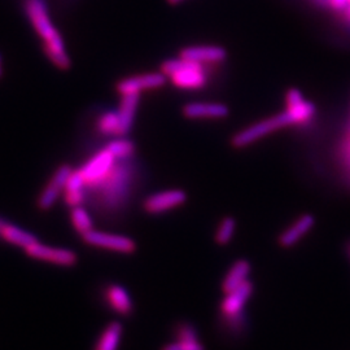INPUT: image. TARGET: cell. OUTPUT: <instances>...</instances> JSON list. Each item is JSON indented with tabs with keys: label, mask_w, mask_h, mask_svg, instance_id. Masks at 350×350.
Wrapping results in <instances>:
<instances>
[{
	"label": "cell",
	"mask_w": 350,
	"mask_h": 350,
	"mask_svg": "<svg viewBox=\"0 0 350 350\" xmlns=\"http://www.w3.org/2000/svg\"><path fill=\"white\" fill-rule=\"evenodd\" d=\"M187 199V193L183 189H165L146 198L143 201V211L150 215H159L185 205Z\"/></svg>",
	"instance_id": "7"
},
{
	"label": "cell",
	"mask_w": 350,
	"mask_h": 350,
	"mask_svg": "<svg viewBox=\"0 0 350 350\" xmlns=\"http://www.w3.org/2000/svg\"><path fill=\"white\" fill-rule=\"evenodd\" d=\"M227 53L225 49L219 46H193L180 51L179 57L187 59L195 63L211 65V64L222 63Z\"/></svg>",
	"instance_id": "14"
},
{
	"label": "cell",
	"mask_w": 350,
	"mask_h": 350,
	"mask_svg": "<svg viewBox=\"0 0 350 350\" xmlns=\"http://www.w3.org/2000/svg\"><path fill=\"white\" fill-rule=\"evenodd\" d=\"M105 300L108 305L112 308L116 313L122 315V317H129L134 310V304L131 300V296L125 288L120 284H111L105 289Z\"/></svg>",
	"instance_id": "15"
},
{
	"label": "cell",
	"mask_w": 350,
	"mask_h": 350,
	"mask_svg": "<svg viewBox=\"0 0 350 350\" xmlns=\"http://www.w3.org/2000/svg\"><path fill=\"white\" fill-rule=\"evenodd\" d=\"M105 148L108 150H111L113 153V156H114L117 160H118V159H120V160H125V159H129L130 156L134 154V152H135V144H134L131 140L121 137V138L114 139L112 142H109Z\"/></svg>",
	"instance_id": "24"
},
{
	"label": "cell",
	"mask_w": 350,
	"mask_h": 350,
	"mask_svg": "<svg viewBox=\"0 0 350 350\" xmlns=\"http://www.w3.org/2000/svg\"><path fill=\"white\" fill-rule=\"evenodd\" d=\"M117 159L111 150L104 148L95 153L82 167L77 169L82 176L86 187H95L103 183L116 167Z\"/></svg>",
	"instance_id": "4"
},
{
	"label": "cell",
	"mask_w": 350,
	"mask_h": 350,
	"mask_svg": "<svg viewBox=\"0 0 350 350\" xmlns=\"http://www.w3.org/2000/svg\"><path fill=\"white\" fill-rule=\"evenodd\" d=\"M161 72L182 90H200L208 83V75L204 64L195 63L183 57L166 60Z\"/></svg>",
	"instance_id": "2"
},
{
	"label": "cell",
	"mask_w": 350,
	"mask_h": 350,
	"mask_svg": "<svg viewBox=\"0 0 350 350\" xmlns=\"http://www.w3.org/2000/svg\"><path fill=\"white\" fill-rule=\"evenodd\" d=\"M315 226V217L310 213L301 214L300 217L293 221V224L288 226L284 231L278 237V244L280 248L289 250L295 247L300 240L305 238Z\"/></svg>",
	"instance_id": "10"
},
{
	"label": "cell",
	"mask_w": 350,
	"mask_h": 350,
	"mask_svg": "<svg viewBox=\"0 0 350 350\" xmlns=\"http://www.w3.org/2000/svg\"><path fill=\"white\" fill-rule=\"evenodd\" d=\"M250 273H252V263L245 258H239L230 270L227 271L225 279L222 282V291L224 293H230L234 289L244 284L247 280H250Z\"/></svg>",
	"instance_id": "16"
},
{
	"label": "cell",
	"mask_w": 350,
	"mask_h": 350,
	"mask_svg": "<svg viewBox=\"0 0 350 350\" xmlns=\"http://www.w3.org/2000/svg\"><path fill=\"white\" fill-rule=\"evenodd\" d=\"M235 232H237V219L231 215L224 217L215 228L214 241L219 247H226L232 241Z\"/></svg>",
	"instance_id": "21"
},
{
	"label": "cell",
	"mask_w": 350,
	"mask_h": 350,
	"mask_svg": "<svg viewBox=\"0 0 350 350\" xmlns=\"http://www.w3.org/2000/svg\"><path fill=\"white\" fill-rule=\"evenodd\" d=\"M25 253L34 260L46 261L63 267H73L78 262V256L75 250L65 248H55L42 243H34L25 248Z\"/></svg>",
	"instance_id": "8"
},
{
	"label": "cell",
	"mask_w": 350,
	"mask_h": 350,
	"mask_svg": "<svg viewBox=\"0 0 350 350\" xmlns=\"http://www.w3.org/2000/svg\"><path fill=\"white\" fill-rule=\"evenodd\" d=\"M167 77L160 73H144V75H133L120 81L117 83V91L118 94L129 95V94H142L144 91L157 90L165 86Z\"/></svg>",
	"instance_id": "9"
},
{
	"label": "cell",
	"mask_w": 350,
	"mask_h": 350,
	"mask_svg": "<svg viewBox=\"0 0 350 350\" xmlns=\"http://www.w3.org/2000/svg\"><path fill=\"white\" fill-rule=\"evenodd\" d=\"M170 4H178V3H180V1H183V0H167Z\"/></svg>",
	"instance_id": "31"
},
{
	"label": "cell",
	"mask_w": 350,
	"mask_h": 350,
	"mask_svg": "<svg viewBox=\"0 0 350 350\" xmlns=\"http://www.w3.org/2000/svg\"><path fill=\"white\" fill-rule=\"evenodd\" d=\"M340 21H341L344 25L350 27V0L348 1V4H347L345 11L342 12L341 17H340Z\"/></svg>",
	"instance_id": "29"
},
{
	"label": "cell",
	"mask_w": 350,
	"mask_h": 350,
	"mask_svg": "<svg viewBox=\"0 0 350 350\" xmlns=\"http://www.w3.org/2000/svg\"><path fill=\"white\" fill-rule=\"evenodd\" d=\"M122 334V325L118 321H113L101 332L100 338H98L94 350H118Z\"/></svg>",
	"instance_id": "20"
},
{
	"label": "cell",
	"mask_w": 350,
	"mask_h": 350,
	"mask_svg": "<svg viewBox=\"0 0 350 350\" xmlns=\"http://www.w3.org/2000/svg\"><path fill=\"white\" fill-rule=\"evenodd\" d=\"M293 125H299V121L296 116L287 109L284 112L278 113L275 116L265 118L262 121L241 130L232 138L231 143L235 148H244L280 129Z\"/></svg>",
	"instance_id": "3"
},
{
	"label": "cell",
	"mask_w": 350,
	"mask_h": 350,
	"mask_svg": "<svg viewBox=\"0 0 350 350\" xmlns=\"http://www.w3.org/2000/svg\"><path fill=\"white\" fill-rule=\"evenodd\" d=\"M314 1L317 3V5H321L325 10H328L329 12L335 13L340 20L349 0H314Z\"/></svg>",
	"instance_id": "26"
},
{
	"label": "cell",
	"mask_w": 350,
	"mask_h": 350,
	"mask_svg": "<svg viewBox=\"0 0 350 350\" xmlns=\"http://www.w3.org/2000/svg\"><path fill=\"white\" fill-rule=\"evenodd\" d=\"M4 75V69H3V59H1V55H0V78Z\"/></svg>",
	"instance_id": "30"
},
{
	"label": "cell",
	"mask_w": 350,
	"mask_h": 350,
	"mask_svg": "<svg viewBox=\"0 0 350 350\" xmlns=\"http://www.w3.org/2000/svg\"><path fill=\"white\" fill-rule=\"evenodd\" d=\"M175 338L179 340H199V335L193 325L187 322H182L175 328Z\"/></svg>",
	"instance_id": "27"
},
{
	"label": "cell",
	"mask_w": 350,
	"mask_h": 350,
	"mask_svg": "<svg viewBox=\"0 0 350 350\" xmlns=\"http://www.w3.org/2000/svg\"><path fill=\"white\" fill-rule=\"evenodd\" d=\"M82 240L91 247L101 250H112L122 254H133L138 250V244L134 239L120 234H111L104 231H96L95 228L81 237Z\"/></svg>",
	"instance_id": "6"
},
{
	"label": "cell",
	"mask_w": 350,
	"mask_h": 350,
	"mask_svg": "<svg viewBox=\"0 0 350 350\" xmlns=\"http://www.w3.org/2000/svg\"><path fill=\"white\" fill-rule=\"evenodd\" d=\"M73 167L68 163L60 165L55 173L52 174L50 180L46 183V186L42 188L37 199V206L39 211L47 212L56 204L57 199L63 196L64 191L68 185V180L73 173Z\"/></svg>",
	"instance_id": "5"
},
{
	"label": "cell",
	"mask_w": 350,
	"mask_h": 350,
	"mask_svg": "<svg viewBox=\"0 0 350 350\" xmlns=\"http://www.w3.org/2000/svg\"><path fill=\"white\" fill-rule=\"evenodd\" d=\"M348 254H349V257H350V241H349V244H348Z\"/></svg>",
	"instance_id": "33"
},
{
	"label": "cell",
	"mask_w": 350,
	"mask_h": 350,
	"mask_svg": "<svg viewBox=\"0 0 350 350\" xmlns=\"http://www.w3.org/2000/svg\"><path fill=\"white\" fill-rule=\"evenodd\" d=\"M23 10L34 33L37 34L44 56L55 68L68 70L72 66L63 36L52 21L47 0H23Z\"/></svg>",
	"instance_id": "1"
},
{
	"label": "cell",
	"mask_w": 350,
	"mask_h": 350,
	"mask_svg": "<svg viewBox=\"0 0 350 350\" xmlns=\"http://www.w3.org/2000/svg\"><path fill=\"white\" fill-rule=\"evenodd\" d=\"M341 154H342V160H344L345 166L349 169L350 172V135L349 138L347 139V142H345L344 147H342V152H341Z\"/></svg>",
	"instance_id": "28"
},
{
	"label": "cell",
	"mask_w": 350,
	"mask_h": 350,
	"mask_svg": "<svg viewBox=\"0 0 350 350\" xmlns=\"http://www.w3.org/2000/svg\"><path fill=\"white\" fill-rule=\"evenodd\" d=\"M161 350H205L199 340H179L176 338L173 342L165 344Z\"/></svg>",
	"instance_id": "25"
},
{
	"label": "cell",
	"mask_w": 350,
	"mask_h": 350,
	"mask_svg": "<svg viewBox=\"0 0 350 350\" xmlns=\"http://www.w3.org/2000/svg\"><path fill=\"white\" fill-rule=\"evenodd\" d=\"M287 109L293 113L299 121V125L310 122L317 114V108L312 101L306 100L297 88L288 90L286 95Z\"/></svg>",
	"instance_id": "13"
},
{
	"label": "cell",
	"mask_w": 350,
	"mask_h": 350,
	"mask_svg": "<svg viewBox=\"0 0 350 350\" xmlns=\"http://www.w3.org/2000/svg\"><path fill=\"white\" fill-rule=\"evenodd\" d=\"M96 127L103 135L108 137H121V129H120V117L117 111H108L101 114L98 118Z\"/></svg>",
	"instance_id": "23"
},
{
	"label": "cell",
	"mask_w": 350,
	"mask_h": 350,
	"mask_svg": "<svg viewBox=\"0 0 350 350\" xmlns=\"http://www.w3.org/2000/svg\"><path fill=\"white\" fill-rule=\"evenodd\" d=\"M140 95L139 94H129L122 95L121 104L118 108V117H120V129H121V137H125L131 131V127L134 124L137 111H138Z\"/></svg>",
	"instance_id": "17"
},
{
	"label": "cell",
	"mask_w": 350,
	"mask_h": 350,
	"mask_svg": "<svg viewBox=\"0 0 350 350\" xmlns=\"http://www.w3.org/2000/svg\"><path fill=\"white\" fill-rule=\"evenodd\" d=\"M70 222L79 237H83L94 230V221L90 213L82 205L70 208Z\"/></svg>",
	"instance_id": "22"
},
{
	"label": "cell",
	"mask_w": 350,
	"mask_h": 350,
	"mask_svg": "<svg viewBox=\"0 0 350 350\" xmlns=\"http://www.w3.org/2000/svg\"><path fill=\"white\" fill-rule=\"evenodd\" d=\"M228 107L222 103L195 101L183 107V114L189 120H219L228 116Z\"/></svg>",
	"instance_id": "12"
},
{
	"label": "cell",
	"mask_w": 350,
	"mask_h": 350,
	"mask_svg": "<svg viewBox=\"0 0 350 350\" xmlns=\"http://www.w3.org/2000/svg\"><path fill=\"white\" fill-rule=\"evenodd\" d=\"M0 238L12 245L24 248V250L29 245L39 241L36 235H33L31 232L26 231L18 226L12 225L8 221H5L3 225L0 226Z\"/></svg>",
	"instance_id": "18"
},
{
	"label": "cell",
	"mask_w": 350,
	"mask_h": 350,
	"mask_svg": "<svg viewBox=\"0 0 350 350\" xmlns=\"http://www.w3.org/2000/svg\"><path fill=\"white\" fill-rule=\"evenodd\" d=\"M5 222V219H3V218H0V226L3 225Z\"/></svg>",
	"instance_id": "32"
},
{
	"label": "cell",
	"mask_w": 350,
	"mask_h": 350,
	"mask_svg": "<svg viewBox=\"0 0 350 350\" xmlns=\"http://www.w3.org/2000/svg\"><path fill=\"white\" fill-rule=\"evenodd\" d=\"M253 292H254L253 283L250 280H247L244 284L234 289L232 292L226 293L225 299L221 302V313L230 319L237 318L243 313V309L250 301Z\"/></svg>",
	"instance_id": "11"
},
{
	"label": "cell",
	"mask_w": 350,
	"mask_h": 350,
	"mask_svg": "<svg viewBox=\"0 0 350 350\" xmlns=\"http://www.w3.org/2000/svg\"><path fill=\"white\" fill-rule=\"evenodd\" d=\"M85 189H86V185L79 174V172L73 170V173L68 180L66 188L64 191V200L66 202V205H69L70 208L82 205L85 198H86Z\"/></svg>",
	"instance_id": "19"
}]
</instances>
